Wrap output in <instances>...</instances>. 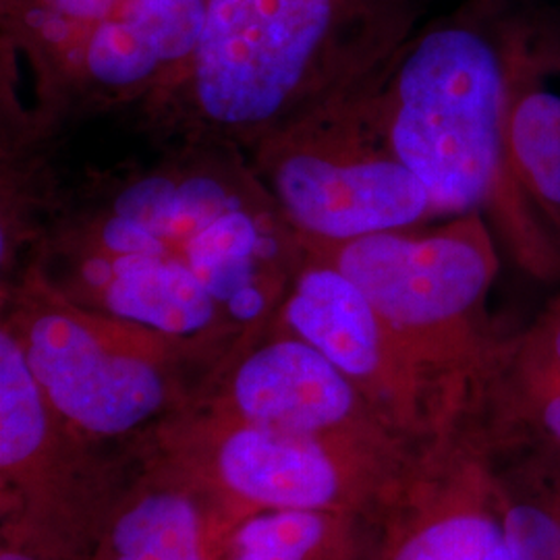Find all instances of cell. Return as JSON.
I'll use <instances>...</instances> for the list:
<instances>
[{
  "mask_svg": "<svg viewBox=\"0 0 560 560\" xmlns=\"http://www.w3.org/2000/svg\"><path fill=\"white\" fill-rule=\"evenodd\" d=\"M159 148L59 183L25 264L75 303L224 358L275 318L303 241L237 145Z\"/></svg>",
  "mask_w": 560,
  "mask_h": 560,
  "instance_id": "6da1fadb",
  "label": "cell"
},
{
  "mask_svg": "<svg viewBox=\"0 0 560 560\" xmlns=\"http://www.w3.org/2000/svg\"><path fill=\"white\" fill-rule=\"evenodd\" d=\"M504 0H469L418 25L376 80L365 113L397 161L428 189L441 219L480 212L511 260L560 280V247L513 175L506 131Z\"/></svg>",
  "mask_w": 560,
  "mask_h": 560,
  "instance_id": "7a4b0ae2",
  "label": "cell"
},
{
  "mask_svg": "<svg viewBox=\"0 0 560 560\" xmlns=\"http://www.w3.org/2000/svg\"><path fill=\"white\" fill-rule=\"evenodd\" d=\"M421 0H208L185 78L138 110L159 141L247 152L275 129L370 85L418 30Z\"/></svg>",
  "mask_w": 560,
  "mask_h": 560,
  "instance_id": "3957f363",
  "label": "cell"
},
{
  "mask_svg": "<svg viewBox=\"0 0 560 560\" xmlns=\"http://www.w3.org/2000/svg\"><path fill=\"white\" fill-rule=\"evenodd\" d=\"M0 312L46 399L94 441H138L187 405L224 360L69 300L34 264L0 280Z\"/></svg>",
  "mask_w": 560,
  "mask_h": 560,
  "instance_id": "277c9868",
  "label": "cell"
},
{
  "mask_svg": "<svg viewBox=\"0 0 560 560\" xmlns=\"http://www.w3.org/2000/svg\"><path fill=\"white\" fill-rule=\"evenodd\" d=\"M303 241L360 287L448 400L457 430L502 330L488 312L501 243L480 212L358 240Z\"/></svg>",
  "mask_w": 560,
  "mask_h": 560,
  "instance_id": "5b68a950",
  "label": "cell"
},
{
  "mask_svg": "<svg viewBox=\"0 0 560 560\" xmlns=\"http://www.w3.org/2000/svg\"><path fill=\"white\" fill-rule=\"evenodd\" d=\"M133 448L194 481L235 527L264 511H328L382 523L423 451L413 459L382 457L237 420L191 399Z\"/></svg>",
  "mask_w": 560,
  "mask_h": 560,
  "instance_id": "8992f818",
  "label": "cell"
},
{
  "mask_svg": "<svg viewBox=\"0 0 560 560\" xmlns=\"http://www.w3.org/2000/svg\"><path fill=\"white\" fill-rule=\"evenodd\" d=\"M101 446L50 405L0 324V541L46 560H92L131 474Z\"/></svg>",
  "mask_w": 560,
  "mask_h": 560,
  "instance_id": "52a82bcc",
  "label": "cell"
},
{
  "mask_svg": "<svg viewBox=\"0 0 560 560\" xmlns=\"http://www.w3.org/2000/svg\"><path fill=\"white\" fill-rule=\"evenodd\" d=\"M361 90L282 125L245 152L301 240L339 243L441 219L428 189L384 145Z\"/></svg>",
  "mask_w": 560,
  "mask_h": 560,
  "instance_id": "ba28073f",
  "label": "cell"
},
{
  "mask_svg": "<svg viewBox=\"0 0 560 560\" xmlns=\"http://www.w3.org/2000/svg\"><path fill=\"white\" fill-rule=\"evenodd\" d=\"M275 322L316 347L402 441L423 448L457 432L439 384L360 287L305 247Z\"/></svg>",
  "mask_w": 560,
  "mask_h": 560,
  "instance_id": "9c48e42d",
  "label": "cell"
},
{
  "mask_svg": "<svg viewBox=\"0 0 560 560\" xmlns=\"http://www.w3.org/2000/svg\"><path fill=\"white\" fill-rule=\"evenodd\" d=\"M191 400L237 420L382 457L413 459L421 451L395 434L316 347L275 318L241 340Z\"/></svg>",
  "mask_w": 560,
  "mask_h": 560,
  "instance_id": "30bf717a",
  "label": "cell"
},
{
  "mask_svg": "<svg viewBox=\"0 0 560 560\" xmlns=\"http://www.w3.org/2000/svg\"><path fill=\"white\" fill-rule=\"evenodd\" d=\"M494 471L560 474V295L515 332H502L460 421Z\"/></svg>",
  "mask_w": 560,
  "mask_h": 560,
  "instance_id": "8fae6325",
  "label": "cell"
},
{
  "mask_svg": "<svg viewBox=\"0 0 560 560\" xmlns=\"http://www.w3.org/2000/svg\"><path fill=\"white\" fill-rule=\"evenodd\" d=\"M131 453L136 469L104 520L92 560H221L235 523L177 469Z\"/></svg>",
  "mask_w": 560,
  "mask_h": 560,
  "instance_id": "7c38bea8",
  "label": "cell"
},
{
  "mask_svg": "<svg viewBox=\"0 0 560 560\" xmlns=\"http://www.w3.org/2000/svg\"><path fill=\"white\" fill-rule=\"evenodd\" d=\"M504 131L513 175L560 247V38L509 21Z\"/></svg>",
  "mask_w": 560,
  "mask_h": 560,
  "instance_id": "4fadbf2b",
  "label": "cell"
},
{
  "mask_svg": "<svg viewBox=\"0 0 560 560\" xmlns=\"http://www.w3.org/2000/svg\"><path fill=\"white\" fill-rule=\"evenodd\" d=\"M129 0H0L2 129L20 127L85 38Z\"/></svg>",
  "mask_w": 560,
  "mask_h": 560,
  "instance_id": "5bb4252c",
  "label": "cell"
},
{
  "mask_svg": "<svg viewBox=\"0 0 560 560\" xmlns=\"http://www.w3.org/2000/svg\"><path fill=\"white\" fill-rule=\"evenodd\" d=\"M382 523L328 511H264L226 538L221 560H378Z\"/></svg>",
  "mask_w": 560,
  "mask_h": 560,
  "instance_id": "9a60e30c",
  "label": "cell"
},
{
  "mask_svg": "<svg viewBox=\"0 0 560 560\" xmlns=\"http://www.w3.org/2000/svg\"><path fill=\"white\" fill-rule=\"evenodd\" d=\"M494 474L515 559L560 560V474Z\"/></svg>",
  "mask_w": 560,
  "mask_h": 560,
  "instance_id": "2e32d148",
  "label": "cell"
},
{
  "mask_svg": "<svg viewBox=\"0 0 560 560\" xmlns=\"http://www.w3.org/2000/svg\"><path fill=\"white\" fill-rule=\"evenodd\" d=\"M0 560H46V559H42V557H36V555H32V552H27V550H23V548H18V546H9V544H2V546H0Z\"/></svg>",
  "mask_w": 560,
  "mask_h": 560,
  "instance_id": "e0dca14e",
  "label": "cell"
}]
</instances>
